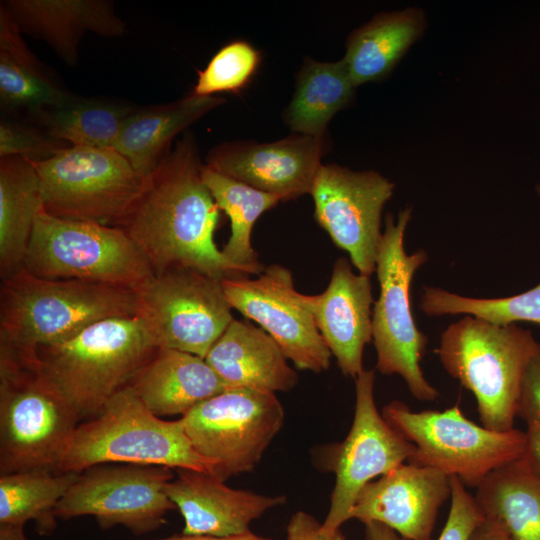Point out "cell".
Wrapping results in <instances>:
<instances>
[{
    "mask_svg": "<svg viewBox=\"0 0 540 540\" xmlns=\"http://www.w3.org/2000/svg\"><path fill=\"white\" fill-rule=\"evenodd\" d=\"M476 488L484 518L497 523L507 540H540V477L522 458L494 470Z\"/></svg>",
    "mask_w": 540,
    "mask_h": 540,
    "instance_id": "obj_28",
    "label": "cell"
},
{
    "mask_svg": "<svg viewBox=\"0 0 540 540\" xmlns=\"http://www.w3.org/2000/svg\"><path fill=\"white\" fill-rule=\"evenodd\" d=\"M128 386L157 417L184 416L230 387L197 355L158 347Z\"/></svg>",
    "mask_w": 540,
    "mask_h": 540,
    "instance_id": "obj_22",
    "label": "cell"
},
{
    "mask_svg": "<svg viewBox=\"0 0 540 540\" xmlns=\"http://www.w3.org/2000/svg\"><path fill=\"white\" fill-rule=\"evenodd\" d=\"M411 215V207H405L396 220L392 213L385 216L376 260L380 293L372 311V338L379 372L401 376L416 399L434 401L440 393L426 380L420 368L427 337L418 330L410 306L413 276L428 259L423 249L412 254L404 249V235Z\"/></svg>",
    "mask_w": 540,
    "mask_h": 540,
    "instance_id": "obj_8",
    "label": "cell"
},
{
    "mask_svg": "<svg viewBox=\"0 0 540 540\" xmlns=\"http://www.w3.org/2000/svg\"><path fill=\"white\" fill-rule=\"evenodd\" d=\"M79 473L33 469L0 476V525L24 526L34 521L49 535L56 527L55 507Z\"/></svg>",
    "mask_w": 540,
    "mask_h": 540,
    "instance_id": "obj_32",
    "label": "cell"
},
{
    "mask_svg": "<svg viewBox=\"0 0 540 540\" xmlns=\"http://www.w3.org/2000/svg\"><path fill=\"white\" fill-rule=\"evenodd\" d=\"M382 415L415 446L408 463L456 476L465 486L477 487L491 472L524 455L525 431L498 432L479 426L458 405L413 412L403 402L392 401Z\"/></svg>",
    "mask_w": 540,
    "mask_h": 540,
    "instance_id": "obj_9",
    "label": "cell"
},
{
    "mask_svg": "<svg viewBox=\"0 0 540 540\" xmlns=\"http://www.w3.org/2000/svg\"><path fill=\"white\" fill-rule=\"evenodd\" d=\"M451 505L447 520L437 540H470L484 516L464 483L456 476H450Z\"/></svg>",
    "mask_w": 540,
    "mask_h": 540,
    "instance_id": "obj_36",
    "label": "cell"
},
{
    "mask_svg": "<svg viewBox=\"0 0 540 540\" xmlns=\"http://www.w3.org/2000/svg\"><path fill=\"white\" fill-rule=\"evenodd\" d=\"M262 53L245 40H234L222 46L204 69L198 70L191 94L214 96L215 93L239 94L257 74Z\"/></svg>",
    "mask_w": 540,
    "mask_h": 540,
    "instance_id": "obj_34",
    "label": "cell"
},
{
    "mask_svg": "<svg viewBox=\"0 0 540 540\" xmlns=\"http://www.w3.org/2000/svg\"><path fill=\"white\" fill-rule=\"evenodd\" d=\"M355 89L343 58L335 62L306 58L296 75L295 91L283 120L292 133L326 135L330 120L349 106Z\"/></svg>",
    "mask_w": 540,
    "mask_h": 540,
    "instance_id": "obj_29",
    "label": "cell"
},
{
    "mask_svg": "<svg viewBox=\"0 0 540 540\" xmlns=\"http://www.w3.org/2000/svg\"><path fill=\"white\" fill-rule=\"evenodd\" d=\"M300 299L345 376L363 372V350L372 339V286L370 276L355 274L345 257L333 265L330 282L321 294Z\"/></svg>",
    "mask_w": 540,
    "mask_h": 540,
    "instance_id": "obj_19",
    "label": "cell"
},
{
    "mask_svg": "<svg viewBox=\"0 0 540 540\" xmlns=\"http://www.w3.org/2000/svg\"><path fill=\"white\" fill-rule=\"evenodd\" d=\"M165 492L184 518L185 535H241L250 531L252 521L286 502L284 495L233 489L210 473L191 469H176Z\"/></svg>",
    "mask_w": 540,
    "mask_h": 540,
    "instance_id": "obj_20",
    "label": "cell"
},
{
    "mask_svg": "<svg viewBox=\"0 0 540 540\" xmlns=\"http://www.w3.org/2000/svg\"><path fill=\"white\" fill-rule=\"evenodd\" d=\"M394 183L373 170L323 164L311 190L314 216L334 244L345 250L360 274L376 271L383 208Z\"/></svg>",
    "mask_w": 540,
    "mask_h": 540,
    "instance_id": "obj_15",
    "label": "cell"
},
{
    "mask_svg": "<svg viewBox=\"0 0 540 540\" xmlns=\"http://www.w3.org/2000/svg\"><path fill=\"white\" fill-rule=\"evenodd\" d=\"M174 477L167 466L96 465L79 473L54 513L62 519L90 515L103 529L122 525L135 534L151 532L177 509L165 492Z\"/></svg>",
    "mask_w": 540,
    "mask_h": 540,
    "instance_id": "obj_13",
    "label": "cell"
},
{
    "mask_svg": "<svg viewBox=\"0 0 540 540\" xmlns=\"http://www.w3.org/2000/svg\"><path fill=\"white\" fill-rule=\"evenodd\" d=\"M19 31L44 41L67 66L79 61V46L88 33L122 37L127 25L109 0H5Z\"/></svg>",
    "mask_w": 540,
    "mask_h": 540,
    "instance_id": "obj_21",
    "label": "cell"
},
{
    "mask_svg": "<svg viewBox=\"0 0 540 540\" xmlns=\"http://www.w3.org/2000/svg\"><path fill=\"white\" fill-rule=\"evenodd\" d=\"M136 108L125 101L75 95L31 123L72 146L113 148L124 121Z\"/></svg>",
    "mask_w": 540,
    "mask_h": 540,
    "instance_id": "obj_31",
    "label": "cell"
},
{
    "mask_svg": "<svg viewBox=\"0 0 540 540\" xmlns=\"http://www.w3.org/2000/svg\"><path fill=\"white\" fill-rule=\"evenodd\" d=\"M419 308L429 317L466 314L496 325L523 321L540 325V284L523 293L502 298L466 297L442 288L425 286Z\"/></svg>",
    "mask_w": 540,
    "mask_h": 540,
    "instance_id": "obj_33",
    "label": "cell"
},
{
    "mask_svg": "<svg viewBox=\"0 0 540 540\" xmlns=\"http://www.w3.org/2000/svg\"><path fill=\"white\" fill-rule=\"evenodd\" d=\"M203 167L196 139L187 131L144 178L115 225L140 248L154 274L186 267L220 280L244 275L214 241L220 208L203 180Z\"/></svg>",
    "mask_w": 540,
    "mask_h": 540,
    "instance_id": "obj_1",
    "label": "cell"
},
{
    "mask_svg": "<svg viewBox=\"0 0 540 540\" xmlns=\"http://www.w3.org/2000/svg\"><path fill=\"white\" fill-rule=\"evenodd\" d=\"M525 434L526 446L522 459L540 477V424L528 422Z\"/></svg>",
    "mask_w": 540,
    "mask_h": 540,
    "instance_id": "obj_39",
    "label": "cell"
},
{
    "mask_svg": "<svg viewBox=\"0 0 540 540\" xmlns=\"http://www.w3.org/2000/svg\"><path fill=\"white\" fill-rule=\"evenodd\" d=\"M426 28L417 7L376 14L351 32L343 60L356 87L388 77Z\"/></svg>",
    "mask_w": 540,
    "mask_h": 540,
    "instance_id": "obj_26",
    "label": "cell"
},
{
    "mask_svg": "<svg viewBox=\"0 0 540 540\" xmlns=\"http://www.w3.org/2000/svg\"><path fill=\"white\" fill-rule=\"evenodd\" d=\"M205 360L230 388L287 392L298 381L276 341L245 321L233 319Z\"/></svg>",
    "mask_w": 540,
    "mask_h": 540,
    "instance_id": "obj_23",
    "label": "cell"
},
{
    "mask_svg": "<svg viewBox=\"0 0 540 540\" xmlns=\"http://www.w3.org/2000/svg\"><path fill=\"white\" fill-rule=\"evenodd\" d=\"M31 162L39 176L44 210L59 218L115 226L144 182L112 147L70 145L47 159Z\"/></svg>",
    "mask_w": 540,
    "mask_h": 540,
    "instance_id": "obj_10",
    "label": "cell"
},
{
    "mask_svg": "<svg viewBox=\"0 0 540 540\" xmlns=\"http://www.w3.org/2000/svg\"><path fill=\"white\" fill-rule=\"evenodd\" d=\"M537 341L517 324L466 315L441 334L435 353L444 369L473 393L482 425L513 429L522 380Z\"/></svg>",
    "mask_w": 540,
    "mask_h": 540,
    "instance_id": "obj_5",
    "label": "cell"
},
{
    "mask_svg": "<svg viewBox=\"0 0 540 540\" xmlns=\"http://www.w3.org/2000/svg\"><path fill=\"white\" fill-rule=\"evenodd\" d=\"M275 393L235 387L194 407L179 420L196 451L213 463L212 475L252 471L283 426Z\"/></svg>",
    "mask_w": 540,
    "mask_h": 540,
    "instance_id": "obj_11",
    "label": "cell"
},
{
    "mask_svg": "<svg viewBox=\"0 0 540 540\" xmlns=\"http://www.w3.org/2000/svg\"><path fill=\"white\" fill-rule=\"evenodd\" d=\"M225 102L219 96L190 93L171 103L137 107L124 121L113 148L146 178L171 150L177 135Z\"/></svg>",
    "mask_w": 540,
    "mask_h": 540,
    "instance_id": "obj_25",
    "label": "cell"
},
{
    "mask_svg": "<svg viewBox=\"0 0 540 540\" xmlns=\"http://www.w3.org/2000/svg\"><path fill=\"white\" fill-rule=\"evenodd\" d=\"M517 416L540 424V342L528 363L522 380Z\"/></svg>",
    "mask_w": 540,
    "mask_h": 540,
    "instance_id": "obj_37",
    "label": "cell"
},
{
    "mask_svg": "<svg viewBox=\"0 0 540 540\" xmlns=\"http://www.w3.org/2000/svg\"><path fill=\"white\" fill-rule=\"evenodd\" d=\"M155 540H270L268 538L256 535L251 531L235 536L219 537L210 535H174L168 538L155 539Z\"/></svg>",
    "mask_w": 540,
    "mask_h": 540,
    "instance_id": "obj_42",
    "label": "cell"
},
{
    "mask_svg": "<svg viewBox=\"0 0 540 540\" xmlns=\"http://www.w3.org/2000/svg\"><path fill=\"white\" fill-rule=\"evenodd\" d=\"M535 190H536V193H537V195H538V197L540 199V184L536 186Z\"/></svg>",
    "mask_w": 540,
    "mask_h": 540,
    "instance_id": "obj_44",
    "label": "cell"
},
{
    "mask_svg": "<svg viewBox=\"0 0 540 540\" xmlns=\"http://www.w3.org/2000/svg\"><path fill=\"white\" fill-rule=\"evenodd\" d=\"M69 146L56 140L35 124L2 117L0 121V158L17 156L40 161Z\"/></svg>",
    "mask_w": 540,
    "mask_h": 540,
    "instance_id": "obj_35",
    "label": "cell"
},
{
    "mask_svg": "<svg viewBox=\"0 0 540 540\" xmlns=\"http://www.w3.org/2000/svg\"><path fill=\"white\" fill-rule=\"evenodd\" d=\"M137 312L134 290L39 278L22 267L1 279L0 358L34 362L41 347L63 342L98 321Z\"/></svg>",
    "mask_w": 540,
    "mask_h": 540,
    "instance_id": "obj_2",
    "label": "cell"
},
{
    "mask_svg": "<svg viewBox=\"0 0 540 540\" xmlns=\"http://www.w3.org/2000/svg\"><path fill=\"white\" fill-rule=\"evenodd\" d=\"M0 540H28L24 526L0 525Z\"/></svg>",
    "mask_w": 540,
    "mask_h": 540,
    "instance_id": "obj_43",
    "label": "cell"
},
{
    "mask_svg": "<svg viewBox=\"0 0 540 540\" xmlns=\"http://www.w3.org/2000/svg\"><path fill=\"white\" fill-rule=\"evenodd\" d=\"M374 370L355 379L354 419L344 441L335 444L329 463L335 474L330 507L322 528L334 532L347 520L358 494L369 482L408 461L415 446L377 409Z\"/></svg>",
    "mask_w": 540,
    "mask_h": 540,
    "instance_id": "obj_14",
    "label": "cell"
},
{
    "mask_svg": "<svg viewBox=\"0 0 540 540\" xmlns=\"http://www.w3.org/2000/svg\"><path fill=\"white\" fill-rule=\"evenodd\" d=\"M157 348L139 316L109 318L39 348L37 366L80 419H91Z\"/></svg>",
    "mask_w": 540,
    "mask_h": 540,
    "instance_id": "obj_3",
    "label": "cell"
},
{
    "mask_svg": "<svg viewBox=\"0 0 540 540\" xmlns=\"http://www.w3.org/2000/svg\"><path fill=\"white\" fill-rule=\"evenodd\" d=\"M23 267L39 278L96 282L134 291L154 276L143 252L121 228L59 218L44 209L36 218Z\"/></svg>",
    "mask_w": 540,
    "mask_h": 540,
    "instance_id": "obj_7",
    "label": "cell"
},
{
    "mask_svg": "<svg viewBox=\"0 0 540 540\" xmlns=\"http://www.w3.org/2000/svg\"><path fill=\"white\" fill-rule=\"evenodd\" d=\"M470 540H507V536L497 523L484 518Z\"/></svg>",
    "mask_w": 540,
    "mask_h": 540,
    "instance_id": "obj_40",
    "label": "cell"
},
{
    "mask_svg": "<svg viewBox=\"0 0 540 540\" xmlns=\"http://www.w3.org/2000/svg\"><path fill=\"white\" fill-rule=\"evenodd\" d=\"M75 95L31 52L13 18L0 4L1 111L31 123L42 112L65 104Z\"/></svg>",
    "mask_w": 540,
    "mask_h": 540,
    "instance_id": "obj_24",
    "label": "cell"
},
{
    "mask_svg": "<svg viewBox=\"0 0 540 540\" xmlns=\"http://www.w3.org/2000/svg\"><path fill=\"white\" fill-rule=\"evenodd\" d=\"M44 209L37 171L28 159L0 158V277L23 267L35 221Z\"/></svg>",
    "mask_w": 540,
    "mask_h": 540,
    "instance_id": "obj_27",
    "label": "cell"
},
{
    "mask_svg": "<svg viewBox=\"0 0 540 540\" xmlns=\"http://www.w3.org/2000/svg\"><path fill=\"white\" fill-rule=\"evenodd\" d=\"M331 149L328 135L291 133L269 143L226 141L212 148L206 166L281 201L310 194L322 157Z\"/></svg>",
    "mask_w": 540,
    "mask_h": 540,
    "instance_id": "obj_17",
    "label": "cell"
},
{
    "mask_svg": "<svg viewBox=\"0 0 540 540\" xmlns=\"http://www.w3.org/2000/svg\"><path fill=\"white\" fill-rule=\"evenodd\" d=\"M221 283L231 308L257 322L296 368L315 373L328 369L331 352L289 269L272 264L257 278L234 276Z\"/></svg>",
    "mask_w": 540,
    "mask_h": 540,
    "instance_id": "obj_16",
    "label": "cell"
},
{
    "mask_svg": "<svg viewBox=\"0 0 540 540\" xmlns=\"http://www.w3.org/2000/svg\"><path fill=\"white\" fill-rule=\"evenodd\" d=\"M68 400L31 363L0 358V473L56 468L79 425Z\"/></svg>",
    "mask_w": 540,
    "mask_h": 540,
    "instance_id": "obj_6",
    "label": "cell"
},
{
    "mask_svg": "<svg viewBox=\"0 0 540 540\" xmlns=\"http://www.w3.org/2000/svg\"><path fill=\"white\" fill-rule=\"evenodd\" d=\"M202 176L218 207L231 221V235L221 250L222 254L242 274L259 275L264 269L251 245V232L257 219L281 200L205 164Z\"/></svg>",
    "mask_w": 540,
    "mask_h": 540,
    "instance_id": "obj_30",
    "label": "cell"
},
{
    "mask_svg": "<svg viewBox=\"0 0 540 540\" xmlns=\"http://www.w3.org/2000/svg\"><path fill=\"white\" fill-rule=\"evenodd\" d=\"M286 540H345V536L341 529L326 532L312 515L298 511L289 520Z\"/></svg>",
    "mask_w": 540,
    "mask_h": 540,
    "instance_id": "obj_38",
    "label": "cell"
},
{
    "mask_svg": "<svg viewBox=\"0 0 540 540\" xmlns=\"http://www.w3.org/2000/svg\"><path fill=\"white\" fill-rule=\"evenodd\" d=\"M367 540H406L388 526L376 522L368 521L364 523Z\"/></svg>",
    "mask_w": 540,
    "mask_h": 540,
    "instance_id": "obj_41",
    "label": "cell"
},
{
    "mask_svg": "<svg viewBox=\"0 0 540 540\" xmlns=\"http://www.w3.org/2000/svg\"><path fill=\"white\" fill-rule=\"evenodd\" d=\"M135 293L137 316L157 347L205 358L234 319L221 280L192 268L154 274Z\"/></svg>",
    "mask_w": 540,
    "mask_h": 540,
    "instance_id": "obj_12",
    "label": "cell"
},
{
    "mask_svg": "<svg viewBox=\"0 0 540 540\" xmlns=\"http://www.w3.org/2000/svg\"><path fill=\"white\" fill-rule=\"evenodd\" d=\"M167 466L212 473L180 420L154 415L130 386L116 392L101 412L75 429L56 472L80 473L101 464Z\"/></svg>",
    "mask_w": 540,
    "mask_h": 540,
    "instance_id": "obj_4",
    "label": "cell"
},
{
    "mask_svg": "<svg viewBox=\"0 0 540 540\" xmlns=\"http://www.w3.org/2000/svg\"><path fill=\"white\" fill-rule=\"evenodd\" d=\"M449 497L450 476L403 463L364 486L351 519L382 523L406 540H430L439 509Z\"/></svg>",
    "mask_w": 540,
    "mask_h": 540,
    "instance_id": "obj_18",
    "label": "cell"
}]
</instances>
